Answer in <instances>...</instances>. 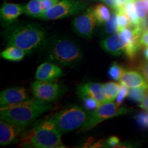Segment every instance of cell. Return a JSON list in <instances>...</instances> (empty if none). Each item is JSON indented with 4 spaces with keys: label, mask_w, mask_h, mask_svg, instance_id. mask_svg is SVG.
Here are the masks:
<instances>
[{
    "label": "cell",
    "mask_w": 148,
    "mask_h": 148,
    "mask_svg": "<svg viewBox=\"0 0 148 148\" xmlns=\"http://www.w3.org/2000/svg\"><path fill=\"white\" fill-rule=\"evenodd\" d=\"M8 46H15L26 53L42 49L47 42V34L41 25L36 23L11 24L3 32Z\"/></svg>",
    "instance_id": "6da1fadb"
},
{
    "label": "cell",
    "mask_w": 148,
    "mask_h": 148,
    "mask_svg": "<svg viewBox=\"0 0 148 148\" xmlns=\"http://www.w3.org/2000/svg\"><path fill=\"white\" fill-rule=\"evenodd\" d=\"M53 105L40 99H29L16 104L1 106V120L25 129L42 114L53 108Z\"/></svg>",
    "instance_id": "7a4b0ae2"
},
{
    "label": "cell",
    "mask_w": 148,
    "mask_h": 148,
    "mask_svg": "<svg viewBox=\"0 0 148 148\" xmlns=\"http://www.w3.org/2000/svg\"><path fill=\"white\" fill-rule=\"evenodd\" d=\"M62 133L51 118L36 124L24 132L20 138V146L36 148H63Z\"/></svg>",
    "instance_id": "3957f363"
},
{
    "label": "cell",
    "mask_w": 148,
    "mask_h": 148,
    "mask_svg": "<svg viewBox=\"0 0 148 148\" xmlns=\"http://www.w3.org/2000/svg\"><path fill=\"white\" fill-rule=\"evenodd\" d=\"M46 58L60 65L74 66L82 59V51L73 40L64 37L47 39L42 48Z\"/></svg>",
    "instance_id": "277c9868"
},
{
    "label": "cell",
    "mask_w": 148,
    "mask_h": 148,
    "mask_svg": "<svg viewBox=\"0 0 148 148\" xmlns=\"http://www.w3.org/2000/svg\"><path fill=\"white\" fill-rule=\"evenodd\" d=\"M89 112L86 108L77 104H71L51 117L62 134L81 128L87 119Z\"/></svg>",
    "instance_id": "5b68a950"
},
{
    "label": "cell",
    "mask_w": 148,
    "mask_h": 148,
    "mask_svg": "<svg viewBox=\"0 0 148 148\" xmlns=\"http://www.w3.org/2000/svg\"><path fill=\"white\" fill-rule=\"evenodd\" d=\"M129 110L125 107L118 106L113 101H106L101 103L100 106L89 112L88 116L79 132H84L90 130L96 125L105 120L111 119L114 116L122 115L128 112Z\"/></svg>",
    "instance_id": "8992f818"
},
{
    "label": "cell",
    "mask_w": 148,
    "mask_h": 148,
    "mask_svg": "<svg viewBox=\"0 0 148 148\" xmlns=\"http://www.w3.org/2000/svg\"><path fill=\"white\" fill-rule=\"evenodd\" d=\"M88 3L80 0H62L42 13L39 18L57 20L68 17L82 12Z\"/></svg>",
    "instance_id": "52a82bcc"
},
{
    "label": "cell",
    "mask_w": 148,
    "mask_h": 148,
    "mask_svg": "<svg viewBox=\"0 0 148 148\" xmlns=\"http://www.w3.org/2000/svg\"><path fill=\"white\" fill-rule=\"evenodd\" d=\"M64 91V86L58 83L37 79L31 84V92L34 97L46 102L56 101L63 94Z\"/></svg>",
    "instance_id": "ba28073f"
},
{
    "label": "cell",
    "mask_w": 148,
    "mask_h": 148,
    "mask_svg": "<svg viewBox=\"0 0 148 148\" xmlns=\"http://www.w3.org/2000/svg\"><path fill=\"white\" fill-rule=\"evenodd\" d=\"M92 8L86 11V13L75 18L72 21L73 29L78 36L82 38H90L92 36L97 24Z\"/></svg>",
    "instance_id": "9c48e42d"
},
{
    "label": "cell",
    "mask_w": 148,
    "mask_h": 148,
    "mask_svg": "<svg viewBox=\"0 0 148 148\" xmlns=\"http://www.w3.org/2000/svg\"><path fill=\"white\" fill-rule=\"evenodd\" d=\"M77 94L79 97H90L100 103L106 102L103 84L98 82H89L80 84L77 87Z\"/></svg>",
    "instance_id": "30bf717a"
},
{
    "label": "cell",
    "mask_w": 148,
    "mask_h": 148,
    "mask_svg": "<svg viewBox=\"0 0 148 148\" xmlns=\"http://www.w3.org/2000/svg\"><path fill=\"white\" fill-rule=\"evenodd\" d=\"M26 89L23 87H13L3 90L0 94L1 106L16 104L29 99Z\"/></svg>",
    "instance_id": "8fae6325"
},
{
    "label": "cell",
    "mask_w": 148,
    "mask_h": 148,
    "mask_svg": "<svg viewBox=\"0 0 148 148\" xmlns=\"http://www.w3.org/2000/svg\"><path fill=\"white\" fill-rule=\"evenodd\" d=\"M62 75L63 71L56 64L45 62L37 68L35 77L38 80L53 82Z\"/></svg>",
    "instance_id": "7c38bea8"
},
{
    "label": "cell",
    "mask_w": 148,
    "mask_h": 148,
    "mask_svg": "<svg viewBox=\"0 0 148 148\" xmlns=\"http://www.w3.org/2000/svg\"><path fill=\"white\" fill-rule=\"evenodd\" d=\"M101 47L105 51L114 56L125 53V42L121 39L119 32L112 34L101 41Z\"/></svg>",
    "instance_id": "4fadbf2b"
},
{
    "label": "cell",
    "mask_w": 148,
    "mask_h": 148,
    "mask_svg": "<svg viewBox=\"0 0 148 148\" xmlns=\"http://www.w3.org/2000/svg\"><path fill=\"white\" fill-rule=\"evenodd\" d=\"M24 130L8 122L1 120L0 121V145L2 146L10 145L13 143Z\"/></svg>",
    "instance_id": "5bb4252c"
},
{
    "label": "cell",
    "mask_w": 148,
    "mask_h": 148,
    "mask_svg": "<svg viewBox=\"0 0 148 148\" xmlns=\"http://www.w3.org/2000/svg\"><path fill=\"white\" fill-rule=\"evenodd\" d=\"M25 5L18 3H4L0 10L1 18L3 23L8 26L13 23V22L20 15L24 13Z\"/></svg>",
    "instance_id": "9a60e30c"
},
{
    "label": "cell",
    "mask_w": 148,
    "mask_h": 148,
    "mask_svg": "<svg viewBox=\"0 0 148 148\" xmlns=\"http://www.w3.org/2000/svg\"><path fill=\"white\" fill-rule=\"evenodd\" d=\"M120 84L128 88H148V82L143 74L133 70L125 71L120 79Z\"/></svg>",
    "instance_id": "2e32d148"
},
{
    "label": "cell",
    "mask_w": 148,
    "mask_h": 148,
    "mask_svg": "<svg viewBox=\"0 0 148 148\" xmlns=\"http://www.w3.org/2000/svg\"><path fill=\"white\" fill-rule=\"evenodd\" d=\"M26 53L15 46H8L1 52V56L5 60L18 62L23 60Z\"/></svg>",
    "instance_id": "e0dca14e"
},
{
    "label": "cell",
    "mask_w": 148,
    "mask_h": 148,
    "mask_svg": "<svg viewBox=\"0 0 148 148\" xmlns=\"http://www.w3.org/2000/svg\"><path fill=\"white\" fill-rule=\"evenodd\" d=\"M134 5L136 14L139 18L140 27L143 30L147 27L148 6L145 0H134Z\"/></svg>",
    "instance_id": "ac0fdd59"
},
{
    "label": "cell",
    "mask_w": 148,
    "mask_h": 148,
    "mask_svg": "<svg viewBox=\"0 0 148 148\" xmlns=\"http://www.w3.org/2000/svg\"><path fill=\"white\" fill-rule=\"evenodd\" d=\"M123 10H124L125 13L127 14V16H128L130 21L131 22V25L140 27L139 18L136 14V9H135L134 0H127L123 6Z\"/></svg>",
    "instance_id": "d6986e66"
},
{
    "label": "cell",
    "mask_w": 148,
    "mask_h": 148,
    "mask_svg": "<svg viewBox=\"0 0 148 148\" xmlns=\"http://www.w3.org/2000/svg\"><path fill=\"white\" fill-rule=\"evenodd\" d=\"M92 10L97 19V23L101 25L106 23L111 14L108 7L102 3L96 5L93 8H92Z\"/></svg>",
    "instance_id": "ffe728a7"
},
{
    "label": "cell",
    "mask_w": 148,
    "mask_h": 148,
    "mask_svg": "<svg viewBox=\"0 0 148 148\" xmlns=\"http://www.w3.org/2000/svg\"><path fill=\"white\" fill-rule=\"evenodd\" d=\"M42 10L40 0H30L25 5L24 13L33 17L39 18L42 13Z\"/></svg>",
    "instance_id": "44dd1931"
},
{
    "label": "cell",
    "mask_w": 148,
    "mask_h": 148,
    "mask_svg": "<svg viewBox=\"0 0 148 148\" xmlns=\"http://www.w3.org/2000/svg\"><path fill=\"white\" fill-rule=\"evenodd\" d=\"M106 101H114L119 94L121 84L114 82H108L103 84Z\"/></svg>",
    "instance_id": "7402d4cb"
},
{
    "label": "cell",
    "mask_w": 148,
    "mask_h": 148,
    "mask_svg": "<svg viewBox=\"0 0 148 148\" xmlns=\"http://www.w3.org/2000/svg\"><path fill=\"white\" fill-rule=\"evenodd\" d=\"M114 11L116 12L118 32H121L125 28L131 26V22L130 21L128 16L125 13L123 8L117 9V10H115Z\"/></svg>",
    "instance_id": "603a6c76"
},
{
    "label": "cell",
    "mask_w": 148,
    "mask_h": 148,
    "mask_svg": "<svg viewBox=\"0 0 148 148\" xmlns=\"http://www.w3.org/2000/svg\"><path fill=\"white\" fill-rule=\"evenodd\" d=\"M104 32L107 35H112L119 32H118L117 20H116V12L115 11L111 13L110 18L105 23Z\"/></svg>",
    "instance_id": "cb8c5ba5"
},
{
    "label": "cell",
    "mask_w": 148,
    "mask_h": 148,
    "mask_svg": "<svg viewBox=\"0 0 148 148\" xmlns=\"http://www.w3.org/2000/svg\"><path fill=\"white\" fill-rule=\"evenodd\" d=\"M124 71L125 70L119 64L114 62L109 67L108 73L111 79L115 81H119Z\"/></svg>",
    "instance_id": "d4e9b609"
},
{
    "label": "cell",
    "mask_w": 148,
    "mask_h": 148,
    "mask_svg": "<svg viewBox=\"0 0 148 148\" xmlns=\"http://www.w3.org/2000/svg\"><path fill=\"white\" fill-rule=\"evenodd\" d=\"M146 92V88H130L129 89L128 97L136 102H141Z\"/></svg>",
    "instance_id": "484cf974"
},
{
    "label": "cell",
    "mask_w": 148,
    "mask_h": 148,
    "mask_svg": "<svg viewBox=\"0 0 148 148\" xmlns=\"http://www.w3.org/2000/svg\"><path fill=\"white\" fill-rule=\"evenodd\" d=\"M84 107L87 110H94L100 106L101 103L97 101V99L90 97H81Z\"/></svg>",
    "instance_id": "4316f807"
},
{
    "label": "cell",
    "mask_w": 148,
    "mask_h": 148,
    "mask_svg": "<svg viewBox=\"0 0 148 148\" xmlns=\"http://www.w3.org/2000/svg\"><path fill=\"white\" fill-rule=\"evenodd\" d=\"M135 119L143 128H148V111L139 112L135 116Z\"/></svg>",
    "instance_id": "83f0119b"
},
{
    "label": "cell",
    "mask_w": 148,
    "mask_h": 148,
    "mask_svg": "<svg viewBox=\"0 0 148 148\" xmlns=\"http://www.w3.org/2000/svg\"><path fill=\"white\" fill-rule=\"evenodd\" d=\"M129 94V88L127 87L125 85L121 84V88H120L119 92L118 94L117 97L116 99V104L118 106H121V103L127 97H128Z\"/></svg>",
    "instance_id": "f1b7e54d"
},
{
    "label": "cell",
    "mask_w": 148,
    "mask_h": 148,
    "mask_svg": "<svg viewBox=\"0 0 148 148\" xmlns=\"http://www.w3.org/2000/svg\"><path fill=\"white\" fill-rule=\"evenodd\" d=\"M101 1L115 10L123 8L127 0H101Z\"/></svg>",
    "instance_id": "f546056e"
},
{
    "label": "cell",
    "mask_w": 148,
    "mask_h": 148,
    "mask_svg": "<svg viewBox=\"0 0 148 148\" xmlns=\"http://www.w3.org/2000/svg\"><path fill=\"white\" fill-rule=\"evenodd\" d=\"M40 1L41 3L42 12H45L47 9L58 3L60 0H40Z\"/></svg>",
    "instance_id": "4dcf8cb0"
},
{
    "label": "cell",
    "mask_w": 148,
    "mask_h": 148,
    "mask_svg": "<svg viewBox=\"0 0 148 148\" xmlns=\"http://www.w3.org/2000/svg\"><path fill=\"white\" fill-rule=\"evenodd\" d=\"M120 143V140L117 136H112L109 137L108 139L106 140V144L108 147H119Z\"/></svg>",
    "instance_id": "1f68e13d"
},
{
    "label": "cell",
    "mask_w": 148,
    "mask_h": 148,
    "mask_svg": "<svg viewBox=\"0 0 148 148\" xmlns=\"http://www.w3.org/2000/svg\"><path fill=\"white\" fill-rule=\"evenodd\" d=\"M138 70L143 74V75L148 82V61H144L141 62L138 66Z\"/></svg>",
    "instance_id": "d6a6232c"
},
{
    "label": "cell",
    "mask_w": 148,
    "mask_h": 148,
    "mask_svg": "<svg viewBox=\"0 0 148 148\" xmlns=\"http://www.w3.org/2000/svg\"><path fill=\"white\" fill-rule=\"evenodd\" d=\"M140 46H148V29H145L140 37Z\"/></svg>",
    "instance_id": "836d02e7"
},
{
    "label": "cell",
    "mask_w": 148,
    "mask_h": 148,
    "mask_svg": "<svg viewBox=\"0 0 148 148\" xmlns=\"http://www.w3.org/2000/svg\"><path fill=\"white\" fill-rule=\"evenodd\" d=\"M140 107L144 110L148 111V88L146 89V92L143 100L140 103Z\"/></svg>",
    "instance_id": "e575fe53"
},
{
    "label": "cell",
    "mask_w": 148,
    "mask_h": 148,
    "mask_svg": "<svg viewBox=\"0 0 148 148\" xmlns=\"http://www.w3.org/2000/svg\"><path fill=\"white\" fill-rule=\"evenodd\" d=\"M144 56H145V58L148 60V46L145 48V50H144Z\"/></svg>",
    "instance_id": "d590c367"
},
{
    "label": "cell",
    "mask_w": 148,
    "mask_h": 148,
    "mask_svg": "<svg viewBox=\"0 0 148 148\" xmlns=\"http://www.w3.org/2000/svg\"><path fill=\"white\" fill-rule=\"evenodd\" d=\"M80 1H91V0H80Z\"/></svg>",
    "instance_id": "8d00e7d4"
}]
</instances>
